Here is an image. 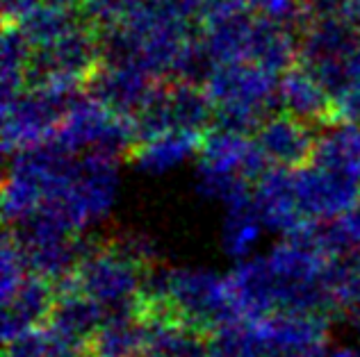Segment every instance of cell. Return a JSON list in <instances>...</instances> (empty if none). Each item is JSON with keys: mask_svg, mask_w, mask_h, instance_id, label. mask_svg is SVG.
<instances>
[{"mask_svg": "<svg viewBox=\"0 0 360 357\" xmlns=\"http://www.w3.org/2000/svg\"><path fill=\"white\" fill-rule=\"evenodd\" d=\"M255 205H258L260 219L264 230L281 232L290 237L292 232L308 225V219L303 216V210L297 198L295 187V171L290 168H269L260 177L253 191Z\"/></svg>", "mask_w": 360, "mask_h": 357, "instance_id": "obj_4", "label": "cell"}, {"mask_svg": "<svg viewBox=\"0 0 360 357\" xmlns=\"http://www.w3.org/2000/svg\"><path fill=\"white\" fill-rule=\"evenodd\" d=\"M105 318L108 314L103 312V307H98L71 283H62L58 285V300L46 325L78 351H89Z\"/></svg>", "mask_w": 360, "mask_h": 357, "instance_id": "obj_6", "label": "cell"}, {"mask_svg": "<svg viewBox=\"0 0 360 357\" xmlns=\"http://www.w3.org/2000/svg\"><path fill=\"white\" fill-rule=\"evenodd\" d=\"M246 9L244 0H201V16H198V25L219 21V18H229L233 14H240Z\"/></svg>", "mask_w": 360, "mask_h": 357, "instance_id": "obj_17", "label": "cell"}, {"mask_svg": "<svg viewBox=\"0 0 360 357\" xmlns=\"http://www.w3.org/2000/svg\"><path fill=\"white\" fill-rule=\"evenodd\" d=\"M58 300V287L30 274L21 287L3 303V339L5 344L49 323Z\"/></svg>", "mask_w": 360, "mask_h": 357, "instance_id": "obj_5", "label": "cell"}, {"mask_svg": "<svg viewBox=\"0 0 360 357\" xmlns=\"http://www.w3.org/2000/svg\"><path fill=\"white\" fill-rule=\"evenodd\" d=\"M153 84L155 80H150L137 67H108V64H101L89 75V80L84 82L82 91L96 100L98 105L110 109L112 114L135 119L150 89H153Z\"/></svg>", "mask_w": 360, "mask_h": 357, "instance_id": "obj_3", "label": "cell"}, {"mask_svg": "<svg viewBox=\"0 0 360 357\" xmlns=\"http://www.w3.org/2000/svg\"><path fill=\"white\" fill-rule=\"evenodd\" d=\"M340 16L360 32V0H345L342 9H340Z\"/></svg>", "mask_w": 360, "mask_h": 357, "instance_id": "obj_20", "label": "cell"}, {"mask_svg": "<svg viewBox=\"0 0 360 357\" xmlns=\"http://www.w3.org/2000/svg\"><path fill=\"white\" fill-rule=\"evenodd\" d=\"M80 18L82 14L78 9L62 7V5L44 0L32 14H27L23 21L16 25L21 27L25 39L30 41L32 50H41L53 46L55 41H60L64 34H69L73 27L80 23Z\"/></svg>", "mask_w": 360, "mask_h": 357, "instance_id": "obj_13", "label": "cell"}, {"mask_svg": "<svg viewBox=\"0 0 360 357\" xmlns=\"http://www.w3.org/2000/svg\"><path fill=\"white\" fill-rule=\"evenodd\" d=\"M324 289L330 309L360 316V246L330 257L324 269Z\"/></svg>", "mask_w": 360, "mask_h": 357, "instance_id": "obj_12", "label": "cell"}, {"mask_svg": "<svg viewBox=\"0 0 360 357\" xmlns=\"http://www.w3.org/2000/svg\"><path fill=\"white\" fill-rule=\"evenodd\" d=\"M358 43L360 32L340 14L315 16L299 36V64L306 69H317L326 62L352 55Z\"/></svg>", "mask_w": 360, "mask_h": 357, "instance_id": "obj_7", "label": "cell"}, {"mask_svg": "<svg viewBox=\"0 0 360 357\" xmlns=\"http://www.w3.org/2000/svg\"><path fill=\"white\" fill-rule=\"evenodd\" d=\"M281 105L283 112L297 116L306 123L317 128L330 126V98L321 87L315 73L308 71L303 64H295L281 75Z\"/></svg>", "mask_w": 360, "mask_h": 357, "instance_id": "obj_8", "label": "cell"}, {"mask_svg": "<svg viewBox=\"0 0 360 357\" xmlns=\"http://www.w3.org/2000/svg\"><path fill=\"white\" fill-rule=\"evenodd\" d=\"M165 12L185 21H198L201 16V0H158Z\"/></svg>", "mask_w": 360, "mask_h": 357, "instance_id": "obj_19", "label": "cell"}, {"mask_svg": "<svg viewBox=\"0 0 360 357\" xmlns=\"http://www.w3.org/2000/svg\"><path fill=\"white\" fill-rule=\"evenodd\" d=\"M144 357H207V335L174 318L144 316Z\"/></svg>", "mask_w": 360, "mask_h": 357, "instance_id": "obj_9", "label": "cell"}, {"mask_svg": "<svg viewBox=\"0 0 360 357\" xmlns=\"http://www.w3.org/2000/svg\"><path fill=\"white\" fill-rule=\"evenodd\" d=\"M82 353L84 351H78L69 342H64L49 325L37 328L5 344V357H80Z\"/></svg>", "mask_w": 360, "mask_h": 357, "instance_id": "obj_16", "label": "cell"}, {"mask_svg": "<svg viewBox=\"0 0 360 357\" xmlns=\"http://www.w3.org/2000/svg\"><path fill=\"white\" fill-rule=\"evenodd\" d=\"M91 353L98 357H144L146 321L139 312L112 314L101 325L91 342Z\"/></svg>", "mask_w": 360, "mask_h": 357, "instance_id": "obj_10", "label": "cell"}, {"mask_svg": "<svg viewBox=\"0 0 360 357\" xmlns=\"http://www.w3.org/2000/svg\"><path fill=\"white\" fill-rule=\"evenodd\" d=\"M32 46L25 39L21 27L5 23L3 25V100L14 98L25 91V69L32 58Z\"/></svg>", "mask_w": 360, "mask_h": 357, "instance_id": "obj_15", "label": "cell"}, {"mask_svg": "<svg viewBox=\"0 0 360 357\" xmlns=\"http://www.w3.org/2000/svg\"><path fill=\"white\" fill-rule=\"evenodd\" d=\"M49 3L62 5V7H71V9H78V7L82 5V0H49Z\"/></svg>", "mask_w": 360, "mask_h": 357, "instance_id": "obj_21", "label": "cell"}, {"mask_svg": "<svg viewBox=\"0 0 360 357\" xmlns=\"http://www.w3.org/2000/svg\"><path fill=\"white\" fill-rule=\"evenodd\" d=\"M205 135L192 133H169L150 142L139 144L132 150V164L144 173H165L169 168L183 164L194 153L201 150Z\"/></svg>", "mask_w": 360, "mask_h": 357, "instance_id": "obj_11", "label": "cell"}, {"mask_svg": "<svg viewBox=\"0 0 360 357\" xmlns=\"http://www.w3.org/2000/svg\"><path fill=\"white\" fill-rule=\"evenodd\" d=\"M44 0H3V21L5 23H21L27 14H32Z\"/></svg>", "mask_w": 360, "mask_h": 357, "instance_id": "obj_18", "label": "cell"}, {"mask_svg": "<svg viewBox=\"0 0 360 357\" xmlns=\"http://www.w3.org/2000/svg\"><path fill=\"white\" fill-rule=\"evenodd\" d=\"M321 128L306 123L297 116L281 112L274 114L262 123V128L255 133V144L260 146L262 155L267 157L269 166L274 168H290L297 171L312 162L315 148Z\"/></svg>", "mask_w": 360, "mask_h": 357, "instance_id": "obj_2", "label": "cell"}, {"mask_svg": "<svg viewBox=\"0 0 360 357\" xmlns=\"http://www.w3.org/2000/svg\"><path fill=\"white\" fill-rule=\"evenodd\" d=\"M80 357H98V355H96V353H91V351H84Z\"/></svg>", "mask_w": 360, "mask_h": 357, "instance_id": "obj_22", "label": "cell"}, {"mask_svg": "<svg viewBox=\"0 0 360 357\" xmlns=\"http://www.w3.org/2000/svg\"><path fill=\"white\" fill-rule=\"evenodd\" d=\"M150 271L146 243L126 237L84 246L80 264L66 283L103 307L108 316L128 314L139 312Z\"/></svg>", "mask_w": 360, "mask_h": 357, "instance_id": "obj_1", "label": "cell"}, {"mask_svg": "<svg viewBox=\"0 0 360 357\" xmlns=\"http://www.w3.org/2000/svg\"><path fill=\"white\" fill-rule=\"evenodd\" d=\"M262 230H264V223L260 219L258 205H255L253 196L226 208L221 241L229 255L244 262V257L249 255L255 243H258Z\"/></svg>", "mask_w": 360, "mask_h": 357, "instance_id": "obj_14", "label": "cell"}]
</instances>
